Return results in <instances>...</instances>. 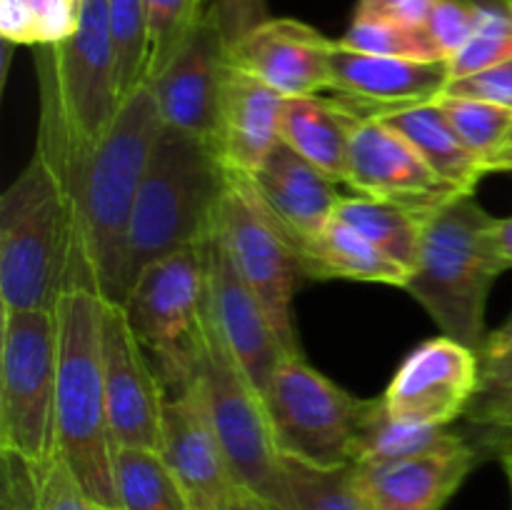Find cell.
<instances>
[{"label": "cell", "instance_id": "cell-1", "mask_svg": "<svg viewBox=\"0 0 512 510\" xmlns=\"http://www.w3.org/2000/svg\"><path fill=\"white\" fill-rule=\"evenodd\" d=\"M160 128L158 105L143 85L120 103L93 148L48 160L70 208V290L123 305L130 218Z\"/></svg>", "mask_w": 512, "mask_h": 510}, {"label": "cell", "instance_id": "cell-2", "mask_svg": "<svg viewBox=\"0 0 512 510\" xmlns=\"http://www.w3.org/2000/svg\"><path fill=\"white\" fill-rule=\"evenodd\" d=\"M105 300L88 290H68L58 300V393L55 455L103 510H120L115 490V438L105 395L103 330Z\"/></svg>", "mask_w": 512, "mask_h": 510}, {"label": "cell", "instance_id": "cell-3", "mask_svg": "<svg viewBox=\"0 0 512 510\" xmlns=\"http://www.w3.org/2000/svg\"><path fill=\"white\" fill-rule=\"evenodd\" d=\"M228 183L230 170L213 145L160 128L130 218L125 295L150 263L213 235Z\"/></svg>", "mask_w": 512, "mask_h": 510}, {"label": "cell", "instance_id": "cell-4", "mask_svg": "<svg viewBox=\"0 0 512 510\" xmlns=\"http://www.w3.org/2000/svg\"><path fill=\"white\" fill-rule=\"evenodd\" d=\"M495 225L498 218L475 200V193L435 210L425 218L418 263L405 285L440 333L473 350L488 338L490 290L512 268L500 253Z\"/></svg>", "mask_w": 512, "mask_h": 510}, {"label": "cell", "instance_id": "cell-5", "mask_svg": "<svg viewBox=\"0 0 512 510\" xmlns=\"http://www.w3.org/2000/svg\"><path fill=\"white\" fill-rule=\"evenodd\" d=\"M70 290V208L40 150L0 195V313L48 310Z\"/></svg>", "mask_w": 512, "mask_h": 510}, {"label": "cell", "instance_id": "cell-6", "mask_svg": "<svg viewBox=\"0 0 512 510\" xmlns=\"http://www.w3.org/2000/svg\"><path fill=\"white\" fill-rule=\"evenodd\" d=\"M135 335L148 350L165 393L198 375L200 335L208 308L205 240L150 263L123 303Z\"/></svg>", "mask_w": 512, "mask_h": 510}, {"label": "cell", "instance_id": "cell-7", "mask_svg": "<svg viewBox=\"0 0 512 510\" xmlns=\"http://www.w3.org/2000/svg\"><path fill=\"white\" fill-rule=\"evenodd\" d=\"M58 323L48 310L0 313V453L55 458Z\"/></svg>", "mask_w": 512, "mask_h": 510}, {"label": "cell", "instance_id": "cell-8", "mask_svg": "<svg viewBox=\"0 0 512 510\" xmlns=\"http://www.w3.org/2000/svg\"><path fill=\"white\" fill-rule=\"evenodd\" d=\"M198 375L240 488L270 505L283 485L285 455L280 453L263 390L235 358L228 340L210 320L208 308L200 335Z\"/></svg>", "mask_w": 512, "mask_h": 510}, {"label": "cell", "instance_id": "cell-9", "mask_svg": "<svg viewBox=\"0 0 512 510\" xmlns=\"http://www.w3.org/2000/svg\"><path fill=\"white\" fill-rule=\"evenodd\" d=\"M263 395L285 458L318 468L355 463L360 425L373 398H358L340 388L303 353L285 355L275 365Z\"/></svg>", "mask_w": 512, "mask_h": 510}, {"label": "cell", "instance_id": "cell-10", "mask_svg": "<svg viewBox=\"0 0 512 510\" xmlns=\"http://www.w3.org/2000/svg\"><path fill=\"white\" fill-rule=\"evenodd\" d=\"M215 233L223 240L235 270L268 310L285 348L290 353H303L293 320L295 285L298 278H303L298 255L255 193L248 175L230 170V183L220 200Z\"/></svg>", "mask_w": 512, "mask_h": 510}, {"label": "cell", "instance_id": "cell-11", "mask_svg": "<svg viewBox=\"0 0 512 510\" xmlns=\"http://www.w3.org/2000/svg\"><path fill=\"white\" fill-rule=\"evenodd\" d=\"M160 455L183 488L190 510H228L240 483L215 430L200 375L165 393Z\"/></svg>", "mask_w": 512, "mask_h": 510}, {"label": "cell", "instance_id": "cell-12", "mask_svg": "<svg viewBox=\"0 0 512 510\" xmlns=\"http://www.w3.org/2000/svg\"><path fill=\"white\" fill-rule=\"evenodd\" d=\"M100 353L115 445L160 450L163 380L120 303H105Z\"/></svg>", "mask_w": 512, "mask_h": 510}, {"label": "cell", "instance_id": "cell-13", "mask_svg": "<svg viewBox=\"0 0 512 510\" xmlns=\"http://www.w3.org/2000/svg\"><path fill=\"white\" fill-rule=\"evenodd\" d=\"M478 393V350L438 335L405 355L383 398L395 420L450 428Z\"/></svg>", "mask_w": 512, "mask_h": 510}, {"label": "cell", "instance_id": "cell-14", "mask_svg": "<svg viewBox=\"0 0 512 510\" xmlns=\"http://www.w3.org/2000/svg\"><path fill=\"white\" fill-rule=\"evenodd\" d=\"M348 185L365 198L385 200L413 213L433 215L463 193L440 178L423 155L378 115L358 125L350 145Z\"/></svg>", "mask_w": 512, "mask_h": 510}, {"label": "cell", "instance_id": "cell-15", "mask_svg": "<svg viewBox=\"0 0 512 510\" xmlns=\"http://www.w3.org/2000/svg\"><path fill=\"white\" fill-rule=\"evenodd\" d=\"M205 278H208V315L223 333L235 358L250 378L265 390L275 365L290 355L280 340L268 310L235 270L223 240L215 233L205 240Z\"/></svg>", "mask_w": 512, "mask_h": 510}, {"label": "cell", "instance_id": "cell-16", "mask_svg": "<svg viewBox=\"0 0 512 510\" xmlns=\"http://www.w3.org/2000/svg\"><path fill=\"white\" fill-rule=\"evenodd\" d=\"M488 458L480 443L448 453L353 463V488L365 510H443Z\"/></svg>", "mask_w": 512, "mask_h": 510}, {"label": "cell", "instance_id": "cell-17", "mask_svg": "<svg viewBox=\"0 0 512 510\" xmlns=\"http://www.w3.org/2000/svg\"><path fill=\"white\" fill-rule=\"evenodd\" d=\"M335 40L293 18H270L228 48V60L255 75L283 98L333 90Z\"/></svg>", "mask_w": 512, "mask_h": 510}, {"label": "cell", "instance_id": "cell-18", "mask_svg": "<svg viewBox=\"0 0 512 510\" xmlns=\"http://www.w3.org/2000/svg\"><path fill=\"white\" fill-rule=\"evenodd\" d=\"M225 63L228 45L205 15L183 50L148 83L163 125L213 145Z\"/></svg>", "mask_w": 512, "mask_h": 510}, {"label": "cell", "instance_id": "cell-19", "mask_svg": "<svg viewBox=\"0 0 512 510\" xmlns=\"http://www.w3.org/2000/svg\"><path fill=\"white\" fill-rule=\"evenodd\" d=\"M333 90L363 115L433 103L450 83L448 60H410L350 50L335 40Z\"/></svg>", "mask_w": 512, "mask_h": 510}, {"label": "cell", "instance_id": "cell-20", "mask_svg": "<svg viewBox=\"0 0 512 510\" xmlns=\"http://www.w3.org/2000/svg\"><path fill=\"white\" fill-rule=\"evenodd\" d=\"M285 98L228 60L220 83L213 148L233 173L253 175L280 143Z\"/></svg>", "mask_w": 512, "mask_h": 510}, {"label": "cell", "instance_id": "cell-21", "mask_svg": "<svg viewBox=\"0 0 512 510\" xmlns=\"http://www.w3.org/2000/svg\"><path fill=\"white\" fill-rule=\"evenodd\" d=\"M248 178L285 238L293 243L295 255L335 218V210L343 198L335 188L338 183L300 158L283 140Z\"/></svg>", "mask_w": 512, "mask_h": 510}, {"label": "cell", "instance_id": "cell-22", "mask_svg": "<svg viewBox=\"0 0 512 510\" xmlns=\"http://www.w3.org/2000/svg\"><path fill=\"white\" fill-rule=\"evenodd\" d=\"M363 118L368 115L338 95L285 98L280 140L333 183H348L350 145Z\"/></svg>", "mask_w": 512, "mask_h": 510}, {"label": "cell", "instance_id": "cell-23", "mask_svg": "<svg viewBox=\"0 0 512 510\" xmlns=\"http://www.w3.org/2000/svg\"><path fill=\"white\" fill-rule=\"evenodd\" d=\"M303 278L355 280L405 288L413 270L370 243L365 235L333 218L298 250Z\"/></svg>", "mask_w": 512, "mask_h": 510}, {"label": "cell", "instance_id": "cell-24", "mask_svg": "<svg viewBox=\"0 0 512 510\" xmlns=\"http://www.w3.org/2000/svg\"><path fill=\"white\" fill-rule=\"evenodd\" d=\"M378 118L393 130H398L420 155L425 163L443 180L460 188L463 193H475L480 180L488 178L483 165L475 160L468 145L458 135L455 125L445 115L438 103L410 105V108L383 110Z\"/></svg>", "mask_w": 512, "mask_h": 510}, {"label": "cell", "instance_id": "cell-25", "mask_svg": "<svg viewBox=\"0 0 512 510\" xmlns=\"http://www.w3.org/2000/svg\"><path fill=\"white\" fill-rule=\"evenodd\" d=\"M465 418L480 428V445L488 455L512 435V315L480 345L478 393Z\"/></svg>", "mask_w": 512, "mask_h": 510}, {"label": "cell", "instance_id": "cell-26", "mask_svg": "<svg viewBox=\"0 0 512 510\" xmlns=\"http://www.w3.org/2000/svg\"><path fill=\"white\" fill-rule=\"evenodd\" d=\"M470 443L473 440H468L458 430L395 420L385 410L383 398H373L370 400L368 415H365L363 425H360L358 445H355V463L448 453V450L465 448Z\"/></svg>", "mask_w": 512, "mask_h": 510}, {"label": "cell", "instance_id": "cell-27", "mask_svg": "<svg viewBox=\"0 0 512 510\" xmlns=\"http://www.w3.org/2000/svg\"><path fill=\"white\" fill-rule=\"evenodd\" d=\"M335 218L343 220L360 235L378 245L383 253L413 270L418 263L420 243H423V215L405 210L385 200L365 198V195H343L335 210Z\"/></svg>", "mask_w": 512, "mask_h": 510}, {"label": "cell", "instance_id": "cell-28", "mask_svg": "<svg viewBox=\"0 0 512 510\" xmlns=\"http://www.w3.org/2000/svg\"><path fill=\"white\" fill-rule=\"evenodd\" d=\"M435 103L445 110L485 173L512 175V108L458 95H440Z\"/></svg>", "mask_w": 512, "mask_h": 510}, {"label": "cell", "instance_id": "cell-29", "mask_svg": "<svg viewBox=\"0 0 512 510\" xmlns=\"http://www.w3.org/2000/svg\"><path fill=\"white\" fill-rule=\"evenodd\" d=\"M113 473L120 510H190L160 450L115 445Z\"/></svg>", "mask_w": 512, "mask_h": 510}, {"label": "cell", "instance_id": "cell-30", "mask_svg": "<svg viewBox=\"0 0 512 510\" xmlns=\"http://www.w3.org/2000/svg\"><path fill=\"white\" fill-rule=\"evenodd\" d=\"M270 510H365L353 488V465L318 468L285 458L283 485Z\"/></svg>", "mask_w": 512, "mask_h": 510}, {"label": "cell", "instance_id": "cell-31", "mask_svg": "<svg viewBox=\"0 0 512 510\" xmlns=\"http://www.w3.org/2000/svg\"><path fill=\"white\" fill-rule=\"evenodd\" d=\"M145 85L183 50L208 15V0H143Z\"/></svg>", "mask_w": 512, "mask_h": 510}, {"label": "cell", "instance_id": "cell-32", "mask_svg": "<svg viewBox=\"0 0 512 510\" xmlns=\"http://www.w3.org/2000/svg\"><path fill=\"white\" fill-rule=\"evenodd\" d=\"M512 55V8L508 0H475V30L448 60L450 80L480 73Z\"/></svg>", "mask_w": 512, "mask_h": 510}, {"label": "cell", "instance_id": "cell-33", "mask_svg": "<svg viewBox=\"0 0 512 510\" xmlns=\"http://www.w3.org/2000/svg\"><path fill=\"white\" fill-rule=\"evenodd\" d=\"M338 43L350 50L370 55H390V58L410 60H445L428 30L405 28V25L383 18H360V15H353L348 30H345V35H340Z\"/></svg>", "mask_w": 512, "mask_h": 510}, {"label": "cell", "instance_id": "cell-34", "mask_svg": "<svg viewBox=\"0 0 512 510\" xmlns=\"http://www.w3.org/2000/svg\"><path fill=\"white\" fill-rule=\"evenodd\" d=\"M115 48V83L120 103L145 85L143 0H108Z\"/></svg>", "mask_w": 512, "mask_h": 510}, {"label": "cell", "instance_id": "cell-35", "mask_svg": "<svg viewBox=\"0 0 512 510\" xmlns=\"http://www.w3.org/2000/svg\"><path fill=\"white\" fill-rule=\"evenodd\" d=\"M38 510H103L85 495L68 465L55 455L48 463L33 465Z\"/></svg>", "mask_w": 512, "mask_h": 510}, {"label": "cell", "instance_id": "cell-36", "mask_svg": "<svg viewBox=\"0 0 512 510\" xmlns=\"http://www.w3.org/2000/svg\"><path fill=\"white\" fill-rule=\"evenodd\" d=\"M445 60L453 58L475 30V0H438L425 28Z\"/></svg>", "mask_w": 512, "mask_h": 510}, {"label": "cell", "instance_id": "cell-37", "mask_svg": "<svg viewBox=\"0 0 512 510\" xmlns=\"http://www.w3.org/2000/svg\"><path fill=\"white\" fill-rule=\"evenodd\" d=\"M208 20L230 48L270 20L268 0H208Z\"/></svg>", "mask_w": 512, "mask_h": 510}, {"label": "cell", "instance_id": "cell-38", "mask_svg": "<svg viewBox=\"0 0 512 510\" xmlns=\"http://www.w3.org/2000/svg\"><path fill=\"white\" fill-rule=\"evenodd\" d=\"M443 95L488 100V103L512 108V55L508 60H503V63L493 65V68L450 80Z\"/></svg>", "mask_w": 512, "mask_h": 510}, {"label": "cell", "instance_id": "cell-39", "mask_svg": "<svg viewBox=\"0 0 512 510\" xmlns=\"http://www.w3.org/2000/svg\"><path fill=\"white\" fill-rule=\"evenodd\" d=\"M438 0H358L355 15L383 18L405 28H428V20Z\"/></svg>", "mask_w": 512, "mask_h": 510}, {"label": "cell", "instance_id": "cell-40", "mask_svg": "<svg viewBox=\"0 0 512 510\" xmlns=\"http://www.w3.org/2000/svg\"><path fill=\"white\" fill-rule=\"evenodd\" d=\"M495 238H498L500 253H503L505 260L512 265V215L510 218H498V225H495Z\"/></svg>", "mask_w": 512, "mask_h": 510}, {"label": "cell", "instance_id": "cell-41", "mask_svg": "<svg viewBox=\"0 0 512 510\" xmlns=\"http://www.w3.org/2000/svg\"><path fill=\"white\" fill-rule=\"evenodd\" d=\"M228 510H270V508L263 503V500L255 498L253 493H248L245 488H240L238 493H235L233 503L228 505Z\"/></svg>", "mask_w": 512, "mask_h": 510}, {"label": "cell", "instance_id": "cell-42", "mask_svg": "<svg viewBox=\"0 0 512 510\" xmlns=\"http://www.w3.org/2000/svg\"><path fill=\"white\" fill-rule=\"evenodd\" d=\"M495 458L508 460V463H512V435H510V438L500 440L498 448H495Z\"/></svg>", "mask_w": 512, "mask_h": 510}, {"label": "cell", "instance_id": "cell-43", "mask_svg": "<svg viewBox=\"0 0 512 510\" xmlns=\"http://www.w3.org/2000/svg\"><path fill=\"white\" fill-rule=\"evenodd\" d=\"M505 468V473H508V480H510V493H512V463H508V460H500Z\"/></svg>", "mask_w": 512, "mask_h": 510}, {"label": "cell", "instance_id": "cell-44", "mask_svg": "<svg viewBox=\"0 0 512 510\" xmlns=\"http://www.w3.org/2000/svg\"><path fill=\"white\" fill-rule=\"evenodd\" d=\"M508 5H510V8H512V0H508Z\"/></svg>", "mask_w": 512, "mask_h": 510}, {"label": "cell", "instance_id": "cell-45", "mask_svg": "<svg viewBox=\"0 0 512 510\" xmlns=\"http://www.w3.org/2000/svg\"><path fill=\"white\" fill-rule=\"evenodd\" d=\"M30 510H38V508H30Z\"/></svg>", "mask_w": 512, "mask_h": 510}, {"label": "cell", "instance_id": "cell-46", "mask_svg": "<svg viewBox=\"0 0 512 510\" xmlns=\"http://www.w3.org/2000/svg\"><path fill=\"white\" fill-rule=\"evenodd\" d=\"M80 3H83V0H80Z\"/></svg>", "mask_w": 512, "mask_h": 510}]
</instances>
